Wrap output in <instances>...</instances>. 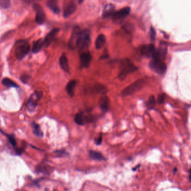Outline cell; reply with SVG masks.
I'll list each match as a JSON object with an SVG mask.
<instances>
[{
    "label": "cell",
    "mask_w": 191,
    "mask_h": 191,
    "mask_svg": "<svg viewBox=\"0 0 191 191\" xmlns=\"http://www.w3.org/2000/svg\"><path fill=\"white\" fill-rule=\"evenodd\" d=\"M137 70L138 68L130 60H123L120 63L118 78L120 81H122L126 79L129 74L136 71Z\"/></svg>",
    "instance_id": "cell-1"
},
{
    "label": "cell",
    "mask_w": 191,
    "mask_h": 191,
    "mask_svg": "<svg viewBox=\"0 0 191 191\" xmlns=\"http://www.w3.org/2000/svg\"><path fill=\"white\" fill-rule=\"evenodd\" d=\"M91 43L90 33L89 30L80 31L76 42V47L80 52H84L87 49Z\"/></svg>",
    "instance_id": "cell-2"
},
{
    "label": "cell",
    "mask_w": 191,
    "mask_h": 191,
    "mask_svg": "<svg viewBox=\"0 0 191 191\" xmlns=\"http://www.w3.org/2000/svg\"><path fill=\"white\" fill-rule=\"evenodd\" d=\"M149 66L152 71L160 76L165 75L167 70V65L164 61L157 58H152L149 62Z\"/></svg>",
    "instance_id": "cell-3"
},
{
    "label": "cell",
    "mask_w": 191,
    "mask_h": 191,
    "mask_svg": "<svg viewBox=\"0 0 191 191\" xmlns=\"http://www.w3.org/2000/svg\"><path fill=\"white\" fill-rule=\"evenodd\" d=\"M145 85V81L142 79L135 81L134 83L124 88L121 92V95L126 97L134 94L142 89Z\"/></svg>",
    "instance_id": "cell-4"
},
{
    "label": "cell",
    "mask_w": 191,
    "mask_h": 191,
    "mask_svg": "<svg viewBox=\"0 0 191 191\" xmlns=\"http://www.w3.org/2000/svg\"><path fill=\"white\" fill-rule=\"evenodd\" d=\"M96 120L95 117L91 114H85L84 112L77 113L74 118L75 123L79 126H84L85 124L91 123Z\"/></svg>",
    "instance_id": "cell-5"
},
{
    "label": "cell",
    "mask_w": 191,
    "mask_h": 191,
    "mask_svg": "<svg viewBox=\"0 0 191 191\" xmlns=\"http://www.w3.org/2000/svg\"><path fill=\"white\" fill-rule=\"evenodd\" d=\"M131 12V8L130 7H126L122 8L119 11L114 12L113 16V22L114 24H122L124 19L129 15Z\"/></svg>",
    "instance_id": "cell-6"
},
{
    "label": "cell",
    "mask_w": 191,
    "mask_h": 191,
    "mask_svg": "<svg viewBox=\"0 0 191 191\" xmlns=\"http://www.w3.org/2000/svg\"><path fill=\"white\" fill-rule=\"evenodd\" d=\"M30 45L26 42H22L19 43L15 49V55L18 60H22L29 53L30 50Z\"/></svg>",
    "instance_id": "cell-7"
},
{
    "label": "cell",
    "mask_w": 191,
    "mask_h": 191,
    "mask_svg": "<svg viewBox=\"0 0 191 191\" xmlns=\"http://www.w3.org/2000/svg\"><path fill=\"white\" fill-rule=\"evenodd\" d=\"M141 55L145 58H153L155 54L156 49L153 44L144 45L140 49Z\"/></svg>",
    "instance_id": "cell-8"
},
{
    "label": "cell",
    "mask_w": 191,
    "mask_h": 191,
    "mask_svg": "<svg viewBox=\"0 0 191 191\" xmlns=\"http://www.w3.org/2000/svg\"><path fill=\"white\" fill-rule=\"evenodd\" d=\"M34 9L36 12V21L38 24H43L46 20V15L44 11L39 5L35 4Z\"/></svg>",
    "instance_id": "cell-9"
},
{
    "label": "cell",
    "mask_w": 191,
    "mask_h": 191,
    "mask_svg": "<svg viewBox=\"0 0 191 191\" xmlns=\"http://www.w3.org/2000/svg\"><path fill=\"white\" fill-rule=\"evenodd\" d=\"M80 61L82 67L87 68L92 61V56L88 52H82L80 54Z\"/></svg>",
    "instance_id": "cell-10"
},
{
    "label": "cell",
    "mask_w": 191,
    "mask_h": 191,
    "mask_svg": "<svg viewBox=\"0 0 191 191\" xmlns=\"http://www.w3.org/2000/svg\"><path fill=\"white\" fill-rule=\"evenodd\" d=\"M99 107L104 113H107L110 107V99L106 94L102 95L99 101Z\"/></svg>",
    "instance_id": "cell-11"
},
{
    "label": "cell",
    "mask_w": 191,
    "mask_h": 191,
    "mask_svg": "<svg viewBox=\"0 0 191 191\" xmlns=\"http://www.w3.org/2000/svg\"><path fill=\"white\" fill-rule=\"evenodd\" d=\"M59 32L60 29L59 28H55L52 30L45 37V39L43 40V46L45 47L49 46L56 37Z\"/></svg>",
    "instance_id": "cell-12"
},
{
    "label": "cell",
    "mask_w": 191,
    "mask_h": 191,
    "mask_svg": "<svg viewBox=\"0 0 191 191\" xmlns=\"http://www.w3.org/2000/svg\"><path fill=\"white\" fill-rule=\"evenodd\" d=\"M80 32V28L79 27H75L72 33L71 36L69 43V46L72 49L76 47V42Z\"/></svg>",
    "instance_id": "cell-13"
},
{
    "label": "cell",
    "mask_w": 191,
    "mask_h": 191,
    "mask_svg": "<svg viewBox=\"0 0 191 191\" xmlns=\"http://www.w3.org/2000/svg\"><path fill=\"white\" fill-rule=\"evenodd\" d=\"M167 52V47L165 44H161L158 49L156 50L155 56L153 58H157L158 59L163 60L165 59Z\"/></svg>",
    "instance_id": "cell-14"
},
{
    "label": "cell",
    "mask_w": 191,
    "mask_h": 191,
    "mask_svg": "<svg viewBox=\"0 0 191 191\" xmlns=\"http://www.w3.org/2000/svg\"><path fill=\"white\" fill-rule=\"evenodd\" d=\"M91 92L96 94L104 95L108 92L107 88L106 86L102 84H97L93 86L91 89Z\"/></svg>",
    "instance_id": "cell-15"
},
{
    "label": "cell",
    "mask_w": 191,
    "mask_h": 191,
    "mask_svg": "<svg viewBox=\"0 0 191 191\" xmlns=\"http://www.w3.org/2000/svg\"><path fill=\"white\" fill-rule=\"evenodd\" d=\"M76 10V5L73 2L69 3L65 8L63 11V16L65 18H67L70 16Z\"/></svg>",
    "instance_id": "cell-16"
},
{
    "label": "cell",
    "mask_w": 191,
    "mask_h": 191,
    "mask_svg": "<svg viewBox=\"0 0 191 191\" xmlns=\"http://www.w3.org/2000/svg\"><path fill=\"white\" fill-rule=\"evenodd\" d=\"M39 99H40V95L38 94V93H35L33 95H32L28 101V108L30 110H34Z\"/></svg>",
    "instance_id": "cell-17"
},
{
    "label": "cell",
    "mask_w": 191,
    "mask_h": 191,
    "mask_svg": "<svg viewBox=\"0 0 191 191\" xmlns=\"http://www.w3.org/2000/svg\"><path fill=\"white\" fill-rule=\"evenodd\" d=\"M115 12V6L113 4L107 5L103 12V16L105 18H108L112 16Z\"/></svg>",
    "instance_id": "cell-18"
},
{
    "label": "cell",
    "mask_w": 191,
    "mask_h": 191,
    "mask_svg": "<svg viewBox=\"0 0 191 191\" xmlns=\"http://www.w3.org/2000/svg\"><path fill=\"white\" fill-rule=\"evenodd\" d=\"M89 156L90 158L94 160L98 161H106L107 158L105 157L102 153L99 151H96L95 150L89 151Z\"/></svg>",
    "instance_id": "cell-19"
},
{
    "label": "cell",
    "mask_w": 191,
    "mask_h": 191,
    "mask_svg": "<svg viewBox=\"0 0 191 191\" xmlns=\"http://www.w3.org/2000/svg\"><path fill=\"white\" fill-rule=\"evenodd\" d=\"M47 6L54 13L56 14L60 13V9L58 5V0H48Z\"/></svg>",
    "instance_id": "cell-20"
},
{
    "label": "cell",
    "mask_w": 191,
    "mask_h": 191,
    "mask_svg": "<svg viewBox=\"0 0 191 191\" xmlns=\"http://www.w3.org/2000/svg\"><path fill=\"white\" fill-rule=\"evenodd\" d=\"M60 65L63 70L66 72L70 71V67L67 59L65 54H63L60 59Z\"/></svg>",
    "instance_id": "cell-21"
},
{
    "label": "cell",
    "mask_w": 191,
    "mask_h": 191,
    "mask_svg": "<svg viewBox=\"0 0 191 191\" xmlns=\"http://www.w3.org/2000/svg\"><path fill=\"white\" fill-rule=\"evenodd\" d=\"M76 85V81L72 80L69 82L66 86V91L69 95L71 98L73 97L75 95V89Z\"/></svg>",
    "instance_id": "cell-22"
},
{
    "label": "cell",
    "mask_w": 191,
    "mask_h": 191,
    "mask_svg": "<svg viewBox=\"0 0 191 191\" xmlns=\"http://www.w3.org/2000/svg\"><path fill=\"white\" fill-rule=\"evenodd\" d=\"M106 43V38L104 34H100L98 36L95 41V47L97 49H100L104 47Z\"/></svg>",
    "instance_id": "cell-23"
},
{
    "label": "cell",
    "mask_w": 191,
    "mask_h": 191,
    "mask_svg": "<svg viewBox=\"0 0 191 191\" xmlns=\"http://www.w3.org/2000/svg\"><path fill=\"white\" fill-rule=\"evenodd\" d=\"M43 46V41L42 40V39H40L37 40L33 46L32 52L34 53L39 52L41 50Z\"/></svg>",
    "instance_id": "cell-24"
},
{
    "label": "cell",
    "mask_w": 191,
    "mask_h": 191,
    "mask_svg": "<svg viewBox=\"0 0 191 191\" xmlns=\"http://www.w3.org/2000/svg\"><path fill=\"white\" fill-rule=\"evenodd\" d=\"M2 84L3 85L7 87H17L18 85L13 81L11 79L8 78H5L2 81Z\"/></svg>",
    "instance_id": "cell-25"
},
{
    "label": "cell",
    "mask_w": 191,
    "mask_h": 191,
    "mask_svg": "<svg viewBox=\"0 0 191 191\" xmlns=\"http://www.w3.org/2000/svg\"><path fill=\"white\" fill-rule=\"evenodd\" d=\"M156 102L155 97L154 95H151L147 101L146 103V107L149 109H153L156 106Z\"/></svg>",
    "instance_id": "cell-26"
},
{
    "label": "cell",
    "mask_w": 191,
    "mask_h": 191,
    "mask_svg": "<svg viewBox=\"0 0 191 191\" xmlns=\"http://www.w3.org/2000/svg\"><path fill=\"white\" fill-rule=\"evenodd\" d=\"M33 132L36 136H37L39 137H41L43 136V133L40 130V126L36 123L33 124Z\"/></svg>",
    "instance_id": "cell-27"
},
{
    "label": "cell",
    "mask_w": 191,
    "mask_h": 191,
    "mask_svg": "<svg viewBox=\"0 0 191 191\" xmlns=\"http://www.w3.org/2000/svg\"><path fill=\"white\" fill-rule=\"evenodd\" d=\"M166 98V94L165 93L160 94L157 97V102L160 104H163L165 103V100Z\"/></svg>",
    "instance_id": "cell-28"
},
{
    "label": "cell",
    "mask_w": 191,
    "mask_h": 191,
    "mask_svg": "<svg viewBox=\"0 0 191 191\" xmlns=\"http://www.w3.org/2000/svg\"><path fill=\"white\" fill-rule=\"evenodd\" d=\"M103 141V133H100L99 136L94 139V143L97 146H100Z\"/></svg>",
    "instance_id": "cell-29"
},
{
    "label": "cell",
    "mask_w": 191,
    "mask_h": 191,
    "mask_svg": "<svg viewBox=\"0 0 191 191\" xmlns=\"http://www.w3.org/2000/svg\"><path fill=\"white\" fill-rule=\"evenodd\" d=\"M10 4V0H0V6L3 8L7 9L9 7Z\"/></svg>",
    "instance_id": "cell-30"
},
{
    "label": "cell",
    "mask_w": 191,
    "mask_h": 191,
    "mask_svg": "<svg viewBox=\"0 0 191 191\" xmlns=\"http://www.w3.org/2000/svg\"><path fill=\"white\" fill-rule=\"evenodd\" d=\"M156 32L155 29L153 28V27L150 28V38L151 42H154L155 40Z\"/></svg>",
    "instance_id": "cell-31"
},
{
    "label": "cell",
    "mask_w": 191,
    "mask_h": 191,
    "mask_svg": "<svg viewBox=\"0 0 191 191\" xmlns=\"http://www.w3.org/2000/svg\"><path fill=\"white\" fill-rule=\"evenodd\" d=\"M7 137H8V139H9V141H10V143H11L12 145H13V146H16V140H15V138H14L13 137L11 136H7Z\"/></svg>",
    "instance_id": "cell-32"
},
{
    "label": "cell",
    "mask_w": 191,
    "mask_h": 191,
    "mask_svg": "<svg viewBox=\"0 0 191 191\" xmlns=\"http://www.w3.org/2000/svg\"><path fill=\"white\" fill-rule=\"evenodd\" d=\"M140 166H141V165L140 164H139V165H136V167H133L132 168V171H135L136 170H137L139 167H140Z\"/></svg>",
    "instance_id": "cell-33"
},
{
    "label": "cell",
    "mask_w": 191,
    "mask_h": 191,
    "mask_svg": "<svg viewBox=\"0 0 191 191\" xmlns=\"http://www.w3.org/2000/svg\"><path fill=\"white\" fill-rule=\"evenodd\" d=\"M191 169H190V170H189V181H190V182L191 183Z\"/></svg>",
    "instance_id": "cell-34"
},
{
    "label": "cell",
    "mask_w": 191,
    "mask_h": 191,
    "mask_svg": "<svg viewBox=\"0 0 191 191\" xmlns=\"http://www.w3.org/2000/svg\"><path fill=\"white\" fill-rule=\"evenodd\" d=\"M177 170H178V169H177V167H174V171H173V173H174V174H175L176 173V172L177 171Z\"/></svg>",
    "instance_id": "cell-35"
},
{
    "label": "cell",
    "mask_w": 191,
    "mask_h": 191,
    "mask_svg": "<svg viewBox=\"0 0 191 191\" xmlns=\"http://www.w3.org/2000/svg\"><path fill=\"white\" fill-rule=\"evenodd\" d=\"M83 1H84V0H78L79 3V4H81V3H83Z\"/></svg>",
    "instance_id": "cell-36"
},
{
    "label": "cell",
    "mask_w": 191,
    "mask_h": 191,
    "mask_svg": "<svg viewBox=\"0 0 191 191\" xmlns=\"http://www.w3.org/2000/svg\"><path fill=\"white\" fill-rule=\"evenodd\" d=\"M28 1H34V0H27Z\"/></svg>",
    "instance_id": "cell-37"
}]
</instances>
